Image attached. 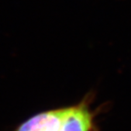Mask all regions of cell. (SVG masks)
<instances>
[{
	"label": "cell",
	"mask_w": 131,
	"mask_h": 131,
	"mask_svg": "<svg viewBox=\"0 0 131 131\" xmlns=\"http://www.w3.org/2000/svg\"><path fill=\"white\" fill-rule=\"evenodd\" d=\"M94 95L88 94L77 104L67 106L65 117L59 131H99L96 117L101 107H91Z\"/></svg>",
	"instance_id": "obj_1"
},
{
	"label": "cell",
	"mask_w": 131,
	"mask_h": 131,
	"mask_svg": "<svg viewBox=\"0 0 131 131\" xmlns=\"http://www.w3.org/2000/svg\"><path fill=\"white\" fill-rule=\"evenodd\" d=\"M67 106L42 111L31 116L11 131H59Z\"/></svg>",
	"instance_id": "obj_2"
}]
</instances>
